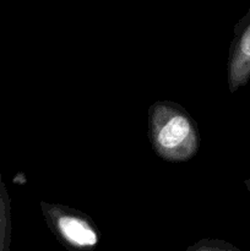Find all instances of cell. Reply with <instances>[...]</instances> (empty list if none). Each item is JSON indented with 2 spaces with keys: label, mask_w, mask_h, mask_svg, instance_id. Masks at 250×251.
Masks as SVG:
<instances>
[{
  "label": "cell",
  "mask_w": 250,
  "mask_h": 251,
  "mask_svg": "<svg viewBox=\"0 0 250 251\" xmlns=\"http://www.w3.org/2000/svg\"><path fill=\"white\" fill-rule=\"evenodd\" d=\"M185 251H240L235 245L220 239H202Z\"/></svg>",
  "instance_id": "obj_5"
},
{
  "label": "cell",
  "mask_w": 250,
  "mask_h": 251,
  "mask_svg": "<svg viewBox=\"0 0 250 251\" xmlns=\"http://www.w3.org/2000/svg\"><path fill=\"white\" fill-rule=\"evenodd\" d=\"M149 139L153 151L168 162H185L200 146L198 124L180 104L158 100L149 108Z\"/></svg>",
  "instance_id": "obj_1"
},
{
  "label": "cell",
  "mask_w": 250,
  "mask_h": 251,
  "mask_svg": "<svg viewBox=\"0 0 250 251\" xmlns=\"http://www.w3.org/2000/svg\"><path fill=\"white\" fill-rule=\"evenodd\" d=\"M10 247V218L9 199L4 185L0 181V251H9Z\"/></svg>",
  "instance_id": "obj_4"
},
{
  "label": "cell",
  "mask_w": 250,
  "mask_h": 251,
  "mask_svg": "<svg viewBox=\"0 0 250 251\" xmlns=\"http://www.w3.org/2000/svg\"><path fill=\"white\" fill-rule=\"evenodd\" d=\"M47 227L70 251H93L100 239L97 226L81 211L59 203L41 202Z\"/></svg>",
  "instance_id": "obj_2"
},
{
  "label": "cell",
  "mask_w": 250,
  "mask_h": 251,
  "mask_svg": "<svg viewBox=\"0 0 250 251\" xmlns=\"http://www.w3.org/2000/svg\"><path fill=\"white\" fill-rule=\"evenodd\" d=\"M228 88L230 93L248 85L250 80V9L233 29L227 63Z\"/></svg>",
  "instance_id": "obj_3"
},
{
  "label": "cell",
  "mask_w": 250,
  "mask_h": 251,
  "mask_svg": "<svg viewBox=\"0 0 250 251\" xmlns=\"http://www.w3.org/2000/svg\"><path fill=\"white\" fill-rule=\"evenodd\" d=\"M244 184H245V186H247L248 191H249V193H250V179H245Z\"/></svg>",
  "instance_id": "obj_6"
}]
</instances>
